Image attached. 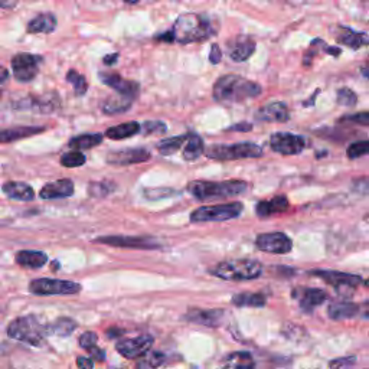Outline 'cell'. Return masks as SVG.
Masks as SVG:
<instances>
[{
    "label": "cell",
    "mask_w": 369,
    "mask_h": 369,
    "mask_svg": "<svg viewBox=\"0 0 369 369\" xmlns=\"http://www.w3.org/2000/svg\"><path fill=\"white\" fill-rule=\"evenodd\" d=\"M43 130H45V127H39V126H22V127L4 128V130H0V145L22 141V138L39 134Z\"/></svg>",
    "instance_id": "25"
},
{
    "label": "cell",
    "mask_w": 369,
    "mask_h": 369,
    "mask_svg": "<svg viewBox=\"0 0 369 369\" xmlns=\"http://www.w3.org/2000/svg\"><path fill=\"white\" fill-rule=\"evenodd\" d=\"M0 99H2V91H0Z\"/></svg>",
    "instance_id": "60"
},
{
    "label": "cell",
    "mask_w": 369,
    "mask_h": 369,
    "mask_svg": "<svg viewBox=\"0 0 369 369\" xmlns=\"http://www.w3.org/2000/svg\"><path fill=\"white\" fill-rule=\"evenodd\" d=\"M365 155H369V141H360L355 142L348 148V158L349 159H358Z\"/></svg>",
    "instance_id": "42"
},
{
    "label": "cell",
    "mask_w": 369,
    "mask_h": 369,
    "mask_svg": "<svg viewBox=\"0 0 369 369\" xmlns=\"http://www.w3.org/2000/svg\"><path fill=\"white\" fill-rule=\"evenodd\" d=\"M88 352H89V355H91L92 358H94L96 360H100V362L106 360V353H104V351H103L101 348H97V346H94V348L88 349Z\"/></svg>",
    "instance_id": "51"
},
{
    "label": "cell",
    "mask_w": 369,
    "mask_h": 369,
    "mask_svg": "<svg viewBox=\"0 0 369 369\" xmlns=\"http://www.w3.org/2000/svg\"><path fill=\"white\" fill-rule=\"evenodd\" d=\"M336 101L339 106H346V107H353L358 101V96L351 88H341L338 89V94H336Z\"/></svg>",
    "instance_id": "41"
},
{
    "label": "cell",
    "mask_w": 369,
    "mask_h": 369,
    "mask_svg": "<svg viewBox=\"0 0 369 369\" xmlns=\"http://www.w3.org/2000/svg\"><path fill=\"white\" fill-rule=\"evenodd\" d=\"M16 263L25 268H40L48 263V255L42 251H19L16 254Z\"/></svg>",
    "instance_id": "31"
},
{
    "label": "cell",
    "mask_w": 369,
    "mask_h": 369,
    "mask_svg": "<svg viewBox=\"0 0 369 369\" xmlns=\"http://www.w3.org/2000/svg\"><path fill=\"white\" fill-rule=\"evenodd\" d=\"M61 99L57 92H48V94L40 97H26L15 103V109L18 110H31L35 113L50 114L60 109Z\"/></svg>",
    "instance_id": "12"
},
{
    "label": "cell",
    "mask_w": 369,
    "mask_h": 369,
    "mask_svg": "<svg viewBox=\"0 0 369 369\" xmlns=\"http://www.w3.org/2000/svg\"><path fill=\"white\" fill-rule=\"evenodd\" d=\"M77 366H78V369H92V368H94V362H92V359H89V358L78 356L77 358Z\"/></svg>",
    "instance_id": "50"
},
{
    "label": "cell",
    "mask_w": 369,
    "mask_h": 369,
    "mask_svg": "<svg viewBox=\"0 0 369 369\" xmlns=\"http://www.w3.org/2000/svg\"><path fill=\"white\" fill-rule=\"evenodd\" d=\"M99 77H100L103 84H106L107 87L113 88L116 92H119V94L136 99L137 94H138V91H141V85H138L137 82L124 79L119 74H114V72H100Z\"/></svg>",
    "instance_id": "16"
},
{
    "label": "cell",
    "mask_w": 369,
    "mask_h": 369,
    "mask_svg": "<svg viewBox=\"0 0 369 369\" xmlns=\"http://www.w3.org/2000/svg\"><path fill=\"white\" fill-rule=\"evenodd\" d=\"M2 191L8 198L16 199V201L29 202L35 197L32 187H29V184H26L23 182H8L2 187Z\"/></svg>",
    "instance_id": "28"
},
{
    "label": "cell",
    "mask_w": 369,
    "mask_h": 369,
    "mask_svg": "<svg viewBox=\"0 0 369 369\" xmlns=\"http://www.w3.org/2000/svg\"><path fill=\"white\" fill-rule=\"evenodd\" d=\"M228 55L234 62H244L255 53V40L251 36L241 35L228 43Z\"/></svg>",
    "instance_id": "17"
},
{
    "label": "cell",
    "mask_w": 369,
    "mask_h": 369,
    "mask_svg": "<svg viewBox=\"0 0 369 369\" xmlns=\"http://www.w3.org/2000/svg\"><path fill=\"white\" fill-rule=\"evenodd\" d=\"M263 92L260 84L247 79L241 75L228 74L215 82L212 97L221 104H237L258 97Z\"/></svg>",
    "instance_id": "2"
},
{
    "label": "cell",
    "mask_w": 369,
    "mask_h": 369,
    "mask_svg": "<svg viewBox=\"0 0 369 369\" xmlns=\"http://www.w3.org/2000/svg\"><path fill=\"white\" fill-rule=\"evenodd\" d=\"M152 158L150 152L146 149H124L119 152H113L107 156V163L116 166H127L148 162Z\"/></svg>",
    "instance_id": "19"
},
{
    "label": "cell",
    "mask_w": 369,
    "mask_h": 369,
    "mask_svg": "<svg viewBox=\"0 0 369 369\" xmlns=\"http://www.w3.org/2000/svg\"><path fill=\"white\" fill-rule=\"evenodd\" d=\"M290 204L286 197H274L268 201H260L255 206V212L260 218H267L275 214H283L289 209Z\"/></svg>",
    "instance_id": "26"
},
{
    "label": "cell",
    "mask_w": 369,
    "mask_h": 369,
    "mask_svg": "<svg viewBox=\"0 0 369 369\" xmlns=\"http://www.w3.org/2000/svg\"><path fill=\"white\" fill-rule=\"evenodd\" d=\"M146 197L148 199H160V198H166L173 195V189H167V188H158V189H146Z\"/></svg>",
    "instance_id": "47"
},
{
    "label": "cell",
    "mask_w": 369,
    "mask_h": 369,
    "mask_svg": "<svg viewBox=\"0 0 369 369\" xmlns=\"http://www.w3.org/2000/svg\"><path fill=\"white\" fill-rule=\"evenodd\" d=\"M360 72H362V75H363L365 78L369 79V58L362 64V67H360Z\"/></svg>",
    "instance_id": "55"
},
{
    "label": "cell",
    "mask_w": 369,
    "mask_h": 369,
    "mask_svg": "<svg viewBox=\"0 0 369 369\" xmlns=\"http://www.w3.org/2000/svg\"><path fill=\"white\" fill-rule=\"evenodd\" d=\"M42 199H61L74 195V183L71 179H60L55 182L46 183L40 189Z\"/></svg>",
    "instance_id": "22"
},
{
    "label": "cell",
    "mask_w": 369,
    "mask_h": 369,
    "mask_svg": "<svg viewBox=\"0 0 369 369\" xmlns=\"http://www.w3.org/2000/svg\"><path fill=\"white\" fill-rule=\"evenodd\" d=\"M244 209L241 202H229L219 205H208L195 209L191 214V222H222L238 218Z\"/></svg>",
    "instance_id": "7"
},
{
    "label": "cell",
    "mask_w": 369,
    "mask_h": 369,
    "mask_svg": "<svg viewBox=\"0 0 369 369\" xmlns=\"http://www.w3.org/2000/svg\"><path fill=\"white\" fill-rule=\"evenodd\" d=\"M6 332L9 338L28 343L31 346H40L43 343L45 335H48L46 326L40 325V321L33 316L15 319L9 323Z\"/></svg>",
    "instance_id": "5"
},
{
    "label": "cell",
    "mask_w": 369,
    "mask_h": 369,
    "mask_svg": "<svg viewBox=\"0 0 369 369\" xmlns=\"http://www.w3.org/2000/svg\"><path fill=\"white\" fill-rule=\"evenodd\" d=\"M221 60H222V53H221V48H219V46H218L216 43H214V45L211 46L209 61H211V64H219V62H221Z\"/></svg>",
    "instance_id": "49"
},
{
    "label": "cell",
    "mask_w": 369,
    "mask_h": 369,
    "mask_svg": "<svg viewBox=\"0 0 369 369\" xmlns=\"http://www.w3.org/2000/svg\"><path fill=\"white\" fill-rule=\"evenodd\" d=\"M306 138L299 134L279 131L270 137V148L272 152L280 153L285 156L300 155L306 149Z\"/></svg>",
    "instance_id": "9"
},
{
    "label": "cell",
    "mask_w": 369,
    "mask_h": 369,
    "mask_svg": "<svg viewBox=\"0 0 369 369\" xmlns=\"http://www.w3.org/2000/svg\"><path fill=\"white\" fill-rule=\"evenodd\" d=\"M211 274L225 282H243L254 280L263 274L261 263L250 258L243 260H228L216 264Z\"/></svg>",
    "instance_id": "4"
},
{
    "label": "cell",
    "mask_w": 369,
    "mask_h": 369,
    "mask_svg": "<svg viewBox=\"0 0 369 369\" xmlns=\"http://www.w3.org/2000/svg\"><path fill=\"white\" fill-rule=\"evenodd\" d=\"M310 275L321 279L325 283L336 287L338 290L341 289H355L362 283V279L359 275L349 274V272H342V271H334V270H310Z\"/></svg>",
    "instance_id": "13"
},
{
    "label": "cell",
    "mask_w": 369,
    "mask_h": 369,
    "mask_svg": "<svg viewBox=\"0 0 369 369\" xmlns=\"http://www.w3.org/2000/svg\"><path fill=\"white\" fill-rule=\"evenodd\" d=\"M166 360V356L162 352L149 351L143 356H141L136 362L137 369H156L162 366Z\"/></svg>",
    "instance_id": "38"
},
{
    "label": "cell",
    "mask_w": 369,
    "mask_h": 369,
    "mask_svg": "<svg viewBox=\"0 0 369 369\" xmlns=\"http://www.w3.org/2000/svg\"><path fill=\"white\" fill-rule=\"evenodd\" d=\"M218 32V23L206 13H183L180 15L172 29L156 36L158 40L179 42L182 45L204 42Z\"/></svg>",
    "instance_id": "1"
},
{
    "label": "cell",
    "mask_w": 369,
    "mask_h": 369,
    "mask_svg": "<svg viewBox=\"0 0 369 369\" xmlns=\"http://www.w3.org/2000/svg\"><path fill=\"white\" fill-rule=\"evenodd\" d=\"M221 369H255V360L248 352H233L224 359Z\"/></svg>",
    "instance_id": "29"
},
{
    "label": "cell",
    "mask_w": 369,
    "mask_h": 369,
    "mask_svg": "<svg viewBox=\"0 0 369 369\" xmlns=\"http://www.w3.org/2000/svg\"><path fill=\"white\" fill-rule=\"evenodd\" d=\"M365 286H366V287H369V280H366V282H365Z\"/></svg>",
    "instance_id": "59"
},
{
    "label": "cell",
    "mask_w": 369,
    "mask_h": 369,
    "mask_svg": "<svg viewBox=\"0 0 369 369\" xmlns=\"http://www.w3.org/2000/svg\"><path fill=\"white\" fill-rule=\"evenodd\" d=\"M206 158L214 160H240V159H255L263 156L261 146L243 142L234 145H214L205 150Z\"/></svg>",
    "instance_id": "6"
},
{
    "label": "cell",
    "mask_w": 369,
    "mask_h": 369,
    "mask_svg": "<svg viewBox=\"0 0 369 369\" xmlns=\"http://www.w3.org/2000/svg\"><path fill=\"white\" fill-rule=\"evenodd\" d=\"M328 314L334 320H343V319H353L358 316L369 317V302L362 304L353 303H335L331 304L328 309Z\"/></svg>",
    "instance_id": "20"
},
{
    "label": "cell",
    "mask_w": 369,
    "mask_h": 369,
    "mask_svg": "<svg viewBox=\"0 0 369 369\" xmlns=\"http://www.w3.org/2000/svg\"><path fill=\"white\" fill-rule=\"evenodd\" d=\"M189 134H183V136H175L170 138H165V141L159 142L158 145V150L160 155L163 156H172L175 155L182 146L183 143H187Z\"/></svg>",
    "instance_id": "36"
},
{
    "label": "cell",
    "mask_w": 369,
    "mask_h": 369,
    "mask_svg": "<svg viewBox=\"0 0 369 369\" xmlns=\"http://www.w3.org/2000/svg\"><path fill=\"white\" fill-rule=\"evenodd\" d=\"M255 246L260 251L270 254H287L293 248V241L285 233H267L260 234L255 240Z\"/></svg>",
    "instance_id": "14"
},
{
    "label": "cell",
    "mask_w": 369,
    "mask_h": 369,
    "mask_svg": "<svg viewBox=\"0 0 369 369\" xmlns=\"http://www.w3.org/2000/svg\"><path fill=\"white\" fill-rule=\"evenodd\" d=\"M153 346V338L150 335L136 336L133 339H120L116 343V351L126 359H138L149 352Z\"/></svg>",
    "instance_id": "15"
},
{
    "label": "cell",
    "mask_w": 369,
    "mask_h": 369,
    "mask_svg": "<svg viewBox=\"0 0 369 369\" xmlns=\"http://www.w3.org/2000/svg\"><path fill=\"white\" fill-rule=\"evenodd\" d=\"M97 342H99V336H97L94 332H85V334H82V335L79 336V341H78L79 346H81L82 349H85V351L97 346Z\"/></svg>",
    "instance_id": "44"
},
{
    "label": "cell",
    "mask_w": 369,
    "mask_h": 369,
    "mask_svg": "<svg viewBox=\"0 0 369 369\" xmlns=\"http://www.w3.org/2000/svg\"><path fill=\"white\" fill-rule=\"evenodd\" d=\"M19 4V0H0V9H13Z\"/></svg>",
    "instance_id": "52"
},
{
    "label": "cell",
    "mask_w": 369,
    "mask_h": 369,
    "mask_svg": "<svg viewBox=\"0 0 369 369\" xmlns=\"http://www.w3.org/2000/svg\"><path fill=\"white\" fill-rule=\"evenodd\" d=\"M253 126L248 124V123H240V124H236V126H231L228 130H234V131H248L251 130Z\"/></svg>",
    "instance_id": "53"
},
{
    "label": "cell",
    "mask_w": 369,
    "mask_h": 369,
    "mask_svg": "<svg viewBox=\"0 0 369 369\" xmlns=\"http://www.w3.org/2000/svg\"><path fill=\"white\" fill-rule=\"evenodd\" d=\"M67 81L72 85L74 88V92L77 97H82L87 89H88V82L85 79V77L79 72H77L75 70H70L68 74H67Z\"/></svg>",
    "instance_id": "39"
},
{
    "label": "cell",
    "mask_w": 369,
    "mask_h": 369,
    "mask_svg": "<svg viewBox=\"0 0 369 369\" xmlns=\"http://www.w3.org/2000/svg\"><path fill=\"white\" fill-rule=\"evenodd\" d=\"M142 131V124L137 121H127L114 127H110L106 131V136L111 141H124V138L133 137Z\"/></svg>",
    "instance_id": "30"
},
{
    "label": "cell",
    "mask_w": 369,
    "mask_h": 369,
    "mask_svg": "<svg viewBox=\"0 0 369 369\" xmlns=\"http://www.w3.org/2000/svg\"><path fill=\"white\" fill-rule=\"evenodd\" d=\"M187 320L197 323V325L208 326V328H218L222 325L225 310L222 309H212V310H202V309H191L187 313Z\"/></svg>",
    "instance_id": "21"
},
{
    "label": "cell",
    "mask_w": 369,
    "mask_h": 369,
    "mask_svg": "<svg viewBox=\"0 0 369 369\" xmlns=\"http://www.w3.org/2000/svg\"><path fill=\"white\" fill-rule=\"evenodd\" d=\"M142 131L145 134H165L167 131V126L163 121L150 120L142 124Z\"/></svg>",
    "instance_id": "43"
},
{
    "label": "cell",
    "mask_w": 369,
    "mask_h": 369,
    "mask_svg": "<svg viewBox=\"0 0 369 369\" xmlns=\"http://www.w3.org/2000/svg\"><path fill=\"white\" fill-rule=\"evenodd\" d=\"M58 21L54 13L45 12L35 16L32 21H29L26 31L32 35L35 33H53L57 29Z\"/></svg>",
    "instance_id": "27"
},
{
    "label": "cell",
    "mask_w": 369,
    "mask_h": 369,
    "mask_svg": "<svg viewBox=\"0 0 369 369\" xmlns=\"http://www.w3.org/2000/svg\"><path fill=\"white\" fill-rule=\"evenodd\" d=\"M231 302L238 307H264L267 297L261 293H238L233 296Z\"/></svg>",
    "instance_id": "35"
},
{
    "label": "cell",
    "mask_w": 369,
    "mask_h": 369,
    "mask_svg": "<svg viewBox=\"0 0 369 369\" xmlns=\"http://www.w3.org/2000/svg\"><path fill=\"white\" fill-rule=\"evenodd\" d=\"M81 290L79 283L57 279H36L29 285V292L36 296H72Z\"/></svg>",
    "instance_id": "8"
},
{
    "label": "cell",
    "mask_w": 369,
    "mask_h": 369,
    "mask_svg": "<svg viewBox=\"0 0 369 369\" xmlns=\"http://www.w3.org/2000/svg\"><path fill=\"white\" fill-rule=\"evenodd\" d=\"M133 101H134V99L123 96V94H119V92H117L116 96H113V97L106 100V103L103 106V111L106 114H110V116L121 114V113H126V111H128L131 109Z\"/></svg>",
    "instance_id": "32"
},
{
    "label": "cell",
    "mask_w": 369,
    "mask_h": 369,
    "mask_svg": "<svg viewBox=\"0 0 369 369\" xmlns=\"http://www.w3.org/2000/svg\"><path fill=\"white\" fill-rule=\"evenodd\" d=\"M257 117L270 123H286L290 119V111L285 103L274 101L261 107L257 113Z\"/></svg>",
    "instance_id": "24"
},
{
    "label": "cell",
    "mask_w": 369,
    "mask_h": 369,
    "mask_svg": "<svg viewBox=\"0 0 369 369\" xmlns=\"http://www.w3.org/2000/svg\"><path fill=\"white\" fill-rule=\"evenodd\" d=\"M120 335H123V331H114V329H110V331H107V336L109 338H117V336H120Z\"/></svg>",
    "instance_id": "57"
},
{
    "label": "cell",
    "mask_w": 369,
    "mask_h": 369,
    "mask_svg": "<svg viewBox=\"0 0 369 369\" xmlns=\"http://www.w3.org/2000/svg\"><path fill=\"white\" fill-rule=\"evenodd\" d=\"M356 362L355 356H345V358H338L331 360L329 366L331 369H351Z\"/></svg>",
    "instance_id": "46"
},
{
    "label": "cell",
    "mask_w": 369,
    "mask_h": 369,
    "mask_svg": "<svg viewBox=\"0 0 369 369\" xmlns=\"http://www.w3.org/2000/svg\"><path fill=\"white\" fill-rule=\"evenodd\" d=\"M123 2L130 4V5H134V4H138V2H141V0H123Z\"/></svg>",
    "instance_id": "58"
},
{
    "label": "cell",
    "mask_w": 369,
    "mask_h": 369,
    "mask_svg": "<svg viewBox=\"0 0 369 369\" xmlns=\"http://www.w3.org/2000/svg\"><path fill=\"white\" fill-rule=\"evenodd\" d=\"M292 296L304 312H312L328 299L325 292L312 287H297L292 292Z\"/></svg>",
    "instance_id": "18"
},
{
    "label": "cell",
    "mask_w": 369,
    "mask_h": 369,
    "mask_svg": "<svg viewBox=\"0 0 369 369\" xmlns=\"http://www.w3.org/2000/svg\"><path fill=\"white\" fill-rule=\"evenodd\" d=\"M96 244H106L117 248L133 250H156L160 244L149 237H128V236H106L94 240Z\"/></svg>",
    "instance_id": "11"
},
{
    "label": "cell",
    "mask_w": 369,
    "mask_h": 369,
    "mask_svg": "<svg viewBox=\"0 0 369 369\" xmlns=\"http://www.w3.org/2000/svg\"><path fill=\"white\" fill-rule=\"evenodd\" d=\"M9 78V71L5 67H0V84L5 82Z\"/></svg>",
    "instance_id": "56"
},
{
    "label": "cell",
    "mask_w": 369,
    "mask_h": 369,
    "mask_svg": "<svg viewBox=\"0 0 369 369\" xmlns=\"http://www.w3.org/2000/svg\"><path fill=\"white\" fill-rule=\"evenodd\" d=\"M341 123H353V124H359V126H369V113L348 114L341 119Z\"/></svg>",
    "instance_id": "45"
},
{
    "label": "cell",
    "mask_w": 369,
    "mask_h": 369,
    "mask_svg": "<svg viewBox=\"0 0 369 369\" xmlns=\"http://www.w3.org/2000/svg\"><path fill=\"white\" fill-rule=\"evenodd\" d=\"M117 61H119V54H110V55H106L104 60H103L104 65H107V67L114 65Z\"/></svg>",
    "instance_id": "54"
},
{
    "label": "cell",
    "mask_w": 369,
    "mask_h": 369,
    "mask_svg": "<svg viewBox=\"0 0 369 369\" xmlns=\"http://www.w3.org/2000/svg\"><path fill=\"white\" fill-rule=\"evenodd\" d=\"M109 191H110V189H109L107 187H104L103 183H91L89 188H88L89 195H91V197H96V198L107 195Z\"/></svg>",
    "instance_id": "48"
},
{
    "label": "cell",
    "mask_w": 369,
    "mask_h": 369,
    "mask_svg": "<svg viewBox=\"0 0 369 369\" xmlns=\"http://www.w3.org/2000/svg\"><path fill=\"white\" fill-rule=\"evenodd\" d=\"M247 189H248V183L244 180H224V182L194 180L188 184V192L198 201L234 198L243 195Z\"/></svg>",
    "instance_id": "3"
},
{
    "label": "cell",
    "mask_w": 369,
    "mask_h": 369,
    "mask_svg": "<svg viewBox=\"0 0 369 369\" xmlns=\"http://www.w3.org/2000/svg\"><path fill=\"white\" fill-rule=\"evenodd\" d=\"M335 38L339 43L346 45V46H349V48H353V50L362 48L363 45L369 43V36L365 32H358V31H353V29H351L348 26H342V25L335 28Z\"/></svg>",
    "instance_id": "23"
},
{
    "label": "cell",
    "mask_w": 369,
    "mask_h": 369,
    "mask_svg": "<svg viewBox=\"0 0 369 369\" xmlns=\"http://www.w3.org/2000/svg\"><path fill=\"white\" fill-rule=\"evenodd\" d=\"M103 143V134L100 133H89V134H81L77 137H72L68 146L72 150H88L96 148Z\"/></svg>",
    "instance_id": "33"
},
{
    "label": "cell",
    "mask_w": 369,
    "mask_h": 369,
    "mask_svg": "<svg viewBox=\"0 0 369 369\" xmlns=\"http://www.w3.org/2000/svg\"><path fill=\"white\" fill-rule=\"evenodd\" d=\"M85 163V156L79 150H72L61 156V165L65 167H79Z\"/></svg>",
    "instance_id": "40"
},
{
    "label": "cell",
    "mask_w": 369,
    "mask_h": 369,
    "mask_svg": "<svg viewBox=\"0 0 369 369\" xmlns=\"http://www.w3.org/2000/svg\"><path fill=\"white\" fill-rule=\"evenodd\" d=\"M77 328V321L70 319V317H60L58 320H55L51 326H46V331L48 334L57 335V336H70Z\"/></svg>",
    "instance_id": "37"
},
{
    "label": "cell",
    "mask_w": 369,
    "mask_h": 369,
    "mask_svg": "<svg viewBox=\"0 0 369 369\" xmlns=\"http://www.w3.org/2000/svg\"><path fill=\"white\" fill-rule=\"evenodd\" d=\"M204 152H205V145L202 138L198 134H189L187 143H184L183 159L188 162L197 160Z\"/></svg>",
    "instance_id": "34"
},
{
    "label": "cell",
    "mask_w": 369,
    "mask_h": 369,
    "mask_svg": "<svg viewBox=\"0 0 369 369\" xmlns=\"http://www.w3.org/2000/svg\"><path fill=\"white\" fill-rule=\"evenodd\" d=\"M42 62V57L32 54H16L12 58V70L16 81L19 82H31L39 74V64Z\"/></svg>",
    "instance_id": "10"
}]
</instances>
